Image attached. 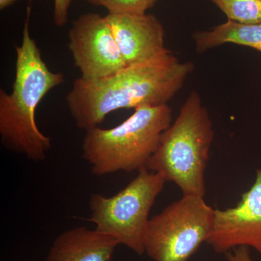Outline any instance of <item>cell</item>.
I'll return each instance as SVG.
<instances>
[{"mask_svg": "<svg viewBox=\"0 0 261 261\" xmlns=\"http://www.w3.org/2000/svg\"><path fill=\"white\" fill-rule=\"evenodd\" d=\"M118 242L85 226L70 228L57 237L44 261H113Z\"/></svg>", "mask_w": 261, "mask_h": 261, "instance_id": "10", "label": "cell"}, {"mask_svg": "<svg viewBox=\"0 0 261 261\" xmlns=\"http://www.w3.org/2000/svg\"><path fill=\"white\" fill-rule=\"evenodd\" d=\"M228 20L245 25L261 23V0H211Z\"/></svg>", "mask_w": 261, "mask_h": 261, "instance_id": "12", "label": "cell"}, {"mask_svg": "<svg viewBox=\"0 0 261 261\" xmlns=\"http://www.w3.org/2000/svg\"><path fill=\"white\" fill-rule=\"evenodd\" d=\"M169 51L147 61L126 65L97 80L79 78L65 97L75 125L88 130L102 123L110 113L121 109L167 104L193 70Z\"/></svg>", "mask_w": 261, "mask_h": 261, "instance_id": "1", "label": "cell"}, {"mask_svg": "<svg viewBox=\"0 0 261 261\" xmlns=\"http://www.w3.org/2000/svg\"><path fill=\"white\" fill-rule=\"evenodd\" d=\"M126 65L147 61L169 51L165 31L154 15H106Z\"/></svg>", "mask_w": 261, "mask_h": 261, "instance_id": "9", "label": "cell"}, {"mask_svg": "<svg viewBox=\"0 0 261 261\" xmlns=\"http://www.w3.org/2000/svg\"><path fill=\"white\" fill-rule=\"evenodd\" d=\"M207 243L217 253L250 247L261 255V170L238 205L215 210L214 226Z\"/></svg>", "mask_w": 261, "mask_h": 261, "instance_id": "8", "label": "cell"}, {"mask_svg": "<svg viewBox=\"0 0 261 261\" xmlns=\"http://www.w3.org/2000/svg\"><path fill=\"white\" fill-rule=\"evenodd\" d=\"M72 0H54L53 20L57 27H62L68 23V11Z\"/></svg>", "mask_w": 261, "mask_h": 261, "instance_id": "14", "label": "cell"}, {"mask_svg": "<svg viewBox=\"0 0 261 261\" xmlns=\"http://www.w3.org/2000/svg\"><path fill=\"white\" fill-rule=\"evenodd\" d=\"M194 39L199 53L226 43L253 48L261 53V23L245 25L228 20L213 30L195 33Z\"/></svg>", "mask_w": 261, "mask_h": 261, "instance_id": "11", "label": "cell"}, {"mask_svg": "<svg viewBox=\"0 0 261 261\" xmlns=\"http://www.w3.org/2000/svg\"><path fill=\"white\" fill-rule=\"evenodd\" d=\"M89 4L103 7L108 14L145 15L158 0H87Z\"/></svg>", "mask_w": 261, "mask_h": 261, "instance_id": "13", "label": "cell"}, {"mask_svg": "<svg viewBox=\"0 0 261 261\" xmlns=\"http://www.w3.org/2000/svg\"><path fill=\"white\" fill-rule=\"evenodd\" d=\"M214 132L200 94L193 91L163 132L147 168L176 184L183 195H205V172Z\"/></svg>", "mask_w": 261, "mask_h": 261, "instance_id": "3", "label": "cell"}, {"mask_svg": "<svg viewBox=\"0 0 261 261\" xmlns=\"http://www.w3.org/2000/svg\"><path fill=\"white\" fill-rule=\"evenodd\" d=\"M215 209L204 197L183 195L149 219L145 238V253L153 261H188L214 226Z\"/></svg>", "mask_w": 261, "mask_h": 261, "instance_id": "6", "label": "cell"}, {"mask_svg": "<svg viewBox=\"0 0 261 261\" xmlns=\"http://www.w3.org/2000/svg\"><path fill=\"white\" fill-rule=\"evenodd\" d=\"M27 10L23 37L15 49V79L10 93L0 89V137L5 148L34 161H43L51 147V139L36 122V110L44 96L65 82L61 72L51 71L29 30Z\"/></svg>", "mask_w": 261, "mask_h": 261, "instance_id": "2", "label": "cell"}, {"mask_svg": "<svg viewBox=\"0 0 261 261\" xmlns=\"http://www.w3.org/2000/svg\"><path fill=\"white\" fill-rule=\"evenodd\" d=\"M171 120L172 110L167 104L136 108L133 114L118 126L86 130L83 159L98 176L147 168Z\"/></svg>", "mask_w": 261, "mask_h": 261, "instance_id": "4", "label": "cell"}, {"mask_svg": "<svg viewBox=\"0 0 261 261\" xmlns=\"http://www.w3.org/2000/svg\"><path fill=\"white\" fill-rule=\"evenodd\" d=\"M68 49L84 80L106 78L126 66L107 18L98 13H87L73 20Z\"/></svg>", "mask_w": 261, "mask_h": 261, "instance_id": "7", "label": "cell"}, {"mask_svg": "<svg viewBox=\"0 0 261 261\" xmlns=\"http://www.w3.org/2000/svg\"><path fill=\"white\" fill-rule=\"evenodd\" d=\"M166 181L162 175L142 168L126 187L111 197L92 194L89 221L95 229L119 245L142 255L149 214Z\"/></svg>", "mask_w": 261, "mask_h": 261, "instance_id": "5", "label": "cell"}, {"mask_svg": "<svg viewBox=\"0 0 261 261\" xmlns=\"http://www.w3.org/2000/svg\"><path fill=\"white\" fill-rule=\"evenodd\" d=\"M18 0H0V10H3L8 8Z\"/></svg>", "mask_w": 261, "mask_h": 261, "instance_id": "15", "label": "cell"}]
</instances>
